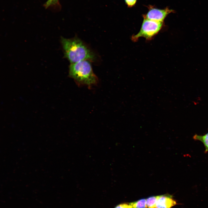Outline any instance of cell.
<instances>
[{"label":"cell","mask_w":208,"mask_h":208,"mask_svg":"<svg viewBox=\"0 0 208 208\" xmlns=\"http://www.w3.org/2000/svg\"><path fill=\"white\" fill-rule=\"evenodd\" d=\"M61 42L64 57L70 64L84 60L92 61L95 60V54L78 37L67 39L62 37Z\"/></svg>","instance_id":"1"},{"label":"cell","mask_w":208,"mask_h":208,"mask_svg":"<svg viewBox=\"0 0 208 208\" xmlns=\"http://www.w3.org/2000/svg\"><path fill=\"white\" fill-rule=\"evenodd\" d=\"M69 76L78 86H86L90 89L98 82V77L94 73L90 61L88 60L70 64Z\"/></svg>","instance_id":"2"},{"label":"cell","mask_w":208,"mask_h":208,"mask_svg":"<svg viewBox=\"0 0 208 208\" xmlns=\"http://www.w3.org/2000/svg\"><path fill=\"white\" fill-rule=\"evenodd\" d=\"M143 18L140 31L131 37L133 41H136L141 37L150 40L159 32L163 27V22Z\"/></svg>","instance_id":"3"},{"label":"cell","mask_w":208,"mask_h":208,"mask_svg":"<svg viewBox=\"0 0 208 208\" xmlns=\"http://www.w3.org/2000/svg\"><path fill=\"white\" fill-rule=\"evenodd\" d=\"M148 8V10L147 12L143 15V18L161 22H164L165 19L169 14L174 12L168 7L161 9L149 5Z\"/></svg>","instance_id":"4"},{"label":"cell","mask_w":208,"mask_h":208,"mask_svg":"<svg viewBox=\"0 0 208 208\" xmlns=\"http://www.w3.org/2000/svg\"><path fill=\"white\" fill-rule=\"evenodd\" d=\"M177 204L171 195H161L157 200L156 208H171Z\"/></svg>","instance_id":"5"},{"label":"cell","mask_w":208,"mask_h":208,"mask_svg":"<svg viewBox=\"0 0 208 208\" xmlns=\"http://www.w3.org/2000/svg\"><path fill=\"white\" fill-rule=\"evenodd\" d=\"M193 138L195 140L201 142L205 147V153L208 152V132L203 135L195 134L193 137Z\"/></svg>","instance_id":"6"},{"label":"cell","mask_w":208,"mask_h":208,"mask_svg":"<svg viewBox=\"0 0 208 208\" xmlns=\"http://www.w3.org/2000/svg\"><path fill=\"white\" fill-rule=\"evenodd\" d=\"M160 195L150 197L146 199L147 208H156V203Z\"/></svg>","instance_id":"7"},{"label":"cell","mask_w":208,"mask_h":208,"mask_svg":"<svg viewBox=\"0 0 208 208\" xmlns=\"http://www.w3.org/2000/svg\"><path fill=\"white\" fill-rule=\"evenodd\" d=\"M129 204L132 208H147L146 199H142L137 201L130 203Z\"/></svg>","instance_id":"8"},{"label":"cell","mask_w":208,"mask_h":208,"mask_svg":"<svg viewBox=\"0 0 208 208\" xmlns=\"http://www.w3.org/2000/svg\"><path fill=\"white\" fill-rule=\"evenodd\" d=\"M125 1L128 7L132 8L136 4L137 0H125Z\"/></svg>","instance_id":"9"},{"label":"cell","mask_w":208,"mask_h":208,"mask_svg":"<svg viewBox=\"0 0 208 208\" xmlns=\"http://www.w3.org/2000/svg\"><path fill=\"white\" fill-rule=\"evenodd\" d=\"M114 208H132L129 204L122 203L116 205Z\"/></svg>","instance_id":"10"},{"label":"cell","mask_w":208,"mask_h":208,"mask_svg":"<svg viewBox=\"0 0 208 208\" xmlns=\"http://www.w3.org/2000/svg\"><path fill=\"white\" fill-rule=\"evenodd\" d=\"M58 0H48L45 4L44 6L47 8L50 6L55 4L58 2Z\"/></svg>","instance_id":"11"}]
</instances>
